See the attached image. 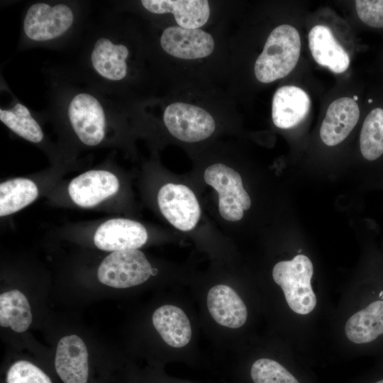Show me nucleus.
I'll return each instance as SVG.
<instances>
[{
    "label": "nucleus",
    "mask_w": 383,
    "mask_h": 383,
    "mask_svg": "<svg viewBox=\"0 0 383 383\" xmlns=\"http://www.w3.org/2000/svg\"><path fill=\"white\" fill-rule=\"evenodd\" d=\"M68 116L75 133L85 145H96L104 139V111L92 95L80 93L74 96L69 105Z\"/></svg>",
    "instance_id": "8"
},
{
    "label": "nucleus",
    "mask_w": 383,
    "mask_h": 383,
    "mask_svg": "<svg viewBox=\"0 0 383 383\" xmlns=\"http://www.w3.org/2000/svg\"><path fill=\"white\" fill-rule=\"evenodd\" d=\"M362 157L374 162L383 155V109L377 108L366 116L360 135Z\"/></svg>",
    "instance_id": "23"
},
{
    "label": "nucleus",
    "mask_w": 383,
    "mask_h": 383,
    "mask_svg": "<svg viewBox=\"0 0 383 383\" xmlns=\"http://www.w3.org/2000/svg\"><path fill=\"white\" fill-rule=\"evenodd\" d=\"M152 323L162 340L170 346L182 348L192 337L189 318L179 307L164 305L152 314Z\"/></svg>",
    "instance_id": "19"
},
{
    "label": "nucleus",
    "mask_w": 383,
    "mask_h": 383,
    "mask_svg": "<svg viewBox=\"0 0 383 383\" xmlns=\"http://www.w3.org/2000/svg\"><path fill=\"white\" fill-rule=\"evenodd\" d=\"M148 240L145 228L126 218H113L103 223L95 232L94 242L100 250L120 251L137 249Z\"/></svg>",
    "instance_id": "11"
},
{
    "label": "nucleus",
    "mask_w": 383,
    "mask_h": 383,
    "mask_svg": "<svg viewBox=\"0 0 383 383\" xmlns=\"http://www.w3.org/2000/svg\"><path fill=\"white\" fill-rule=\"evenodd\" d=\"M250 377L254 383H299L280 363L269 358L255 361Z\"/></svg>",
    "instance_id": "25"
},
{
    "label": "nucleus",
    "mask_w": 383,
    "mask_h": 383,
    "mask_svg": "<svg viewBox=\"0 0 383 383\" xmlns=\"http://www.w3.org/2000/svg\"><path fill=\"white\" fill-rule=\"evenodd\" d=\"M128 50L122 44H114L106 38L96 40L91 55L95 70L103 77L118 81L127 73L126 58Z\"/></svg>",
    "instance_id": "20"
},
{
    "label": "nucleus",
    "mask_w": 383,
    "mask_h": 383,
    "mask_svg": "<svg viewBox=\"0 0 383 383\" xmlns=\"http://www.w3.org/2000/svg\"><path fill=\"white\" fill-rule=\"evenodd\" d=\"M0 120L18 135L32 143H40L43 133L29 110L21 104L9 110H0Z\"/></svg>",
    "instance_id": "24"
},
{
    "label": "nucleus",
    "mask_w": 383,
    "mask_h": 383,
    "mask_svg": "<svg viewBox=\"0 0 383 383\" xmlns=\"http://www.w3.org/2000/svg\"><path fill=\"white\" fill-rule=\"evenodd\" d=\"M54 369L62 383H89V355L81 338L70 335L59 340Z\"/></svg>",
    "instance_id": "9"
},
{
    "label": "nucleus",
    "mask_w": 383,
    "mask_h": 383,
    "mask_svg": "<svg viewBox=\"0 0 383 383\" xmlns=\"http://www.w3.org/2000/svg\"><path fill=\"white\" fill-rule=\"evenodd\" d=\"M32 322L30 304L19 290L13 289L0 295V325L17 333L26 331Z\"/></svg>",
    "instance_id": "21"
},
{
    "label": "nucleus",
    "mask_w": 383,
    "mask_h": 383,
    "mask_svg": "<svg viewBox=\"0 0 383 383\" xmlns=\"http://www.w3.org/2000/svg\"><path fill=\"white\" fill-rule=\"evenodd\" d=\"M6 383H53L41 368L28 360H18L7 370Z\"/></svg>",
    "instance_id": "26"
},
{
    "label": "nucleus",
    "mask_w": 383,
    "mask_h": 383,
    "mask_svg": "<svg viewBox=\"0 0 383 383\" xmlns=\"http://www.w3.org/2000/svg\"><path fill=\"white\" fill-rule=\"evenodd\" d=\"M353 99L354 101H357V100L358 99V97H357V96L355 95V96H353Z\"/></svg>",
    "instance_id": "28"
},
{
    "label": "nucleus",
    "mask_w": 383,
    "mask_h": 383,
    "mask_svg": "<svg viewBox=\"0 0 383 383\" xmlns=\"http://www.w3.org/2000/svg\"><path fill=\"white\" fill-rule=\"evenodd\" d=\"M141 4L153 13H173L178 26L185 28H199L207 22L210 14L206 0H143Z\"/></svg>",
    "instance_id": "17"
},
{
    "label": "nucleus",
    "mask_w": 383,
    "mask_h": 383,
    "mask_svg": "<svg viewBox=\"0 0 383 383\" xmlns=\"http://www.w3.org/2000/svg\"><path fill=\"white\" fill-rule=\"evenodd\" d=\"M300 51L301 39L297 30L287 24L277 26L270 33L255 61L257 79L270 83L286 77L296 67Z\"/></svg>",
    "instance_id": "1"
},
{
    "label": "nucleus",
    "mask_w": 383,
    "mask_h": 383,
    "mask_svg": "<svg viewBox=\"0 0 383 383\" xmlns=\"http://www.w3.org/2000/svg\"><path fill=\"white\" fill-rule=\"evenodd\" d=\"M346 337L355 344H368L383 335V296L353 314L345 326Z\"/></svg>",
    "instance_id": "18"
},
{
    "label": "nucleus",
    "mask_w": 383,
    "mask_h": 383,
    "mask_svg": "<svg viewBox=\"0 0 383 383\" xmlns=\"http://www.w3.org/2000/svg\"><path fill=\"white\" fill-rule=\"evenodd\" d=\"M309 46L314 60L335 73H342L350 65V57L334 37L330 28L316 25L309 33Z\"/></svg>",
    "instance_id": "16"
},
{
    "label": "nucleus",
    "mask_w": 383,
    "mask_h": 383,
    "mask_svg": "<svg viewBox=\"0 0 383 383\" xmlns=\"http://www.w3.org/2000/svg\"><path fill=\"white\" fill-rule=\"evenodd\" d=\"M368 102H369V103H372V100L370 99L368 100Z\"/></svg>",
    "instance_id": "29"
},
{
    "label": "nucleus",
    "mask_w": 383,
    "mask_h": 383,
    "mask_svg": "<svg viewBox=\"0 0 383 383\" xmlns=\"http://www.w3.org/2000/svg\"><path fill=\"white\" fill-rule=\"evenodd\" d=\"M207 306L212 318L220 325L238 328L248 317L246 306L239 295L230 287L218 284L207 294Z\"/></svg>",
    "instance_id": "15"
},
{
    "label": "nucleus",
    "mask_w": 383,
    "mask_h": 383,
    "mask_svg": "<svg viewBox=\"0 0 383 383\" xmlns=\"http://www.w3.org/2000/svg\"><path fill=\"white\" fill-rule=\"evenodd\" d=\"M356 11L360 20L369 26L383 27V0H357Z\"/></svg>",
    "instance_id": "27"
},
{
    "label": "nucleus",
    "mask_w": 383,
    "mask_h": 383,
    "mask_svg": "<svg viewBox=\"0 0 383 383\" xmlns=\"http://www.w3.org/2000/svg\"><path fill=\"white\" fill-rule=\"evenodd\" d=\"M359 106L353 98L342 97L328 106L320 129L322 141L334 146L343 141L357 124Z\"/></svg>",
    "instance_id": "13"
},
{
    "label": "nucleus",
    "mask_w": 383,
    "mask_h": 383,
    "mask_svg": "<svg viewBox=\"0 0 383 383\" xmlns=\"http://www.w3.org/2000/svg\"><path fill=\"white\" fill-rule=\"evenodd\" d=\"M160 210L175 228L183 231L193 229L201 216V209L194 192L187 186L169 183L157 194Z\"/></svg>",
    "instance_id": "6"
},
{
    "label": "nucleus",
    "mask_w": 383,
    "mask_h": 383,
    "mask_svg": "<svg viewBox=\"0 0 383 383\" xmlns=\"http://www.w3.org/2000/svg\"><path fill=\"white\" fill-rule=\"evenodd\" d=\"M310 107V98L302 89L295 86L282 87L272 99L273 123L279 128L294 127L306 118Z\"/></svg>",
    "instance_id": "14"
},
{
    "label": "nucleus",
    "mask_w": 383,
    "mask_h": 383,
    "mask_svg": "<svg viewBox=\"0 0 383 383\" xmlns=\"http://www.w3.org/2000/svg\"><path fill=\"white\" fill-rule=\"evenodd\" d=\"M36 184L26 178H15L0 184V216L10 215L22 209L36 199Z\"/></svg>",
    "instance_id": "22"
},
{
    "label": "nucleus",
    "mask_w": 383,
    "mask_h": 383,
    "mask_svg": "<svg viewBox=\"0 0 383 383\" xmlns=\"http://www.w3.org/2000/svg\"><path fill=\"white\" fill-rule=\"evenodd\" d=\"M152 272L144 253L132 249L115 251L106 256L99 267L97 277L102 284L121 289L145 282Z\"/></svg>",
    "instance_id": "4"
},
{
    "label": "nucleus",
    "mask_w": 383,
    "mask_h": 383,
    "mask_svg": "<svg viewBox=\"0 0 383 383\" xmlns=\"http://www.w3.org/2000/svg\"><path fill=\"white\" fill-rule=\"evenodd\" d=\"M313 272L311 261L301 254L291 260L280 261L273 267L274 281L283 291L289 307L298 314L306 315L316 306L311 284Z\"/></svg>",
    "instance_id": "2"
},
{
    "label": "nucleus",
    "mask_w": 383,
    "mask_h": 383,
    "mask_svg": "<svg viewBox=\"0 0 383 383\" xmlns=\"http://www.w3.org/2000/svg\"><path fill=\"white\" fill-rule=\"evenodd\" d=\"M118 188V179L113 173L90 170L73 179L69 184L68 192L76 204L89 208L115 194Z\"/></svg>",
    "instance_id": "12"
},
{
    "label": "nucleus",
    "mask_w": 383,
    "mask_h": 383,
    "mask_svg": "<svg viewBox=\"0 0 383 383\" xmlns=\"http://www.w3.org/2000/svg\"><path fill=\"white\" fill-rule=\"evenodd\" d=\"M206 184L218 193V210L228 221H237L243 217V211L251 206L250 198L243 186L240 174L223 164L209 166L204 174Z\"/></svg>",
    "instance_id": "3"
},
{
    "label": "nucleus",
    "mask_w": 383,
    "mask_h": 383,
    "mask_svg": "<svg viewBox=\"0 0 383 383\" xmlns=\"http://www.w3.org/2000/svg\"><path fill=\"white\" fill-rule=\"evenodd\" d=\"M162 49L169 55L184 60L209 56L214 49V40L209 33L199 28L170 26L160 38Z\"/></svg>",
    "instance_id": "10"
},
{
    "label": "nucleus",
    "mask_w": 383,
    "mask_h": 383,
    "mask_svg": "<svg viewBox=\"0 0 383 383\" xmlns=\"http://www.w3.org/2000/svg\"><path fill=\"white\" fill-rule=\"evenodd\" d=\"M163 121L169 132L187 143L209 138L215 130V121L204 109L186 103L175 102L165 110Z\"/></svg>",
    "instance_id": "5"
},
{
    "label": "nucleus",
    "mask_w": 383,
    "mask_h": 383,
    "mask_svg": "<svg viewBox=\"0 0 383 383\" xmlns=\"http://www.w3.org/2000/svg\"><path fill=\"white\" fill-rule=\"evenodd\" d=\"M73 19L71 9L65 4L51 6L37 3L27 11L23 30L33 40H49L63 34L72 26Z\"/></svg>",
    "instance_id": "7"
}]
</instances>
